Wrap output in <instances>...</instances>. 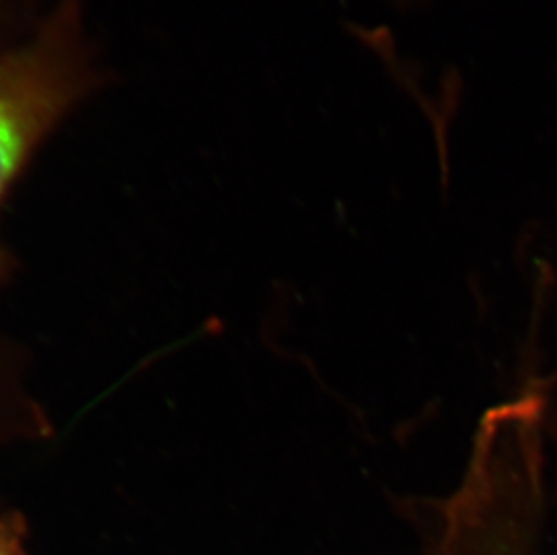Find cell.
<instances>
[{
    "mask_svg": "<svg viewBox=\"0 0 557 555\" xmlns=\"http://www.w3.org/2000/svg\"><path fill=\"white\" fill-rule=\"evenodd\" d=\"M85 0H46L0 49V199L62 121L103 84Z\"/></svg>",
    "mask_w": 557,
    "mask_h": 555,
    "instance_id": "obj_1",
    "label": "cell"
},
{
    "mask_svg": "<svg viewBox=\"0 0 557 555\" xmlns=\"http://www.w3.org/2000/svg\"><path fill=\"white\" fill-rule=\"evenodd\" d=\"M0 555H24L21 527L13 518L0 516Z\"/></svg>",
    "mask_w": 557,
    "mask_h": 555,
    "instance_id": "obj_2",
    "label": "cell"
}]
</instances>
